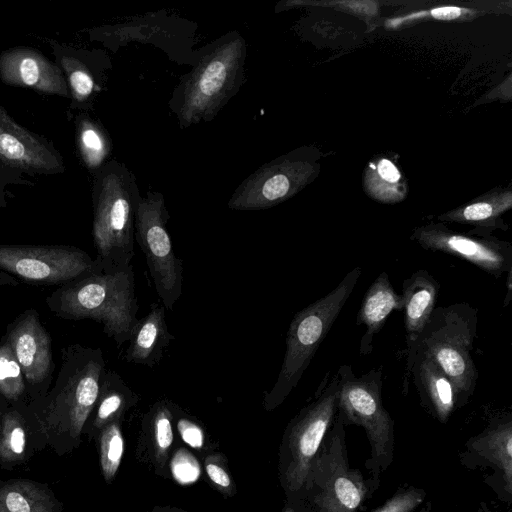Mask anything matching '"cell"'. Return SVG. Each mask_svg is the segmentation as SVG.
Returning <instances> with one entry per match:
<instances>
[{
	"label": "cell",
	"instance_id": "obj_1",
	"mask_svg": "<svg viewBox=\"0 0 512 512\" xmlns=\"http://www.w3.org/2000/svg\"><path fill=\"white\" fill-rule=\"evenodd\" d=\"M46 305L65 320H94L117 346L129 341L139 319L132 265L119 269L101 266L84 276L58 286Z\"/></svg>",
	"mask_w": 512,
	"mask_h": 512
},
{
	"label": "cell",
	"instance_id": "obj_2",
	"mask_svg": "<svg viewBox=\"0 0 512 512\" xmlns=\"http://www.w3.org/2000/svg\"><path fill=\"white\" fill-rule=\"evenodd\" d=\"M140 197L135 178L124 165L111 162L100 171L93 190L92 237L95 259L103 269L131 265Z\"/></svg>",
	"mask_w": 512,
	"mask_h": 512
},
{
	"label": "cell",
	"instance_id": "obj_3",
	"mask_svg": "<svg viewBox=\"0 0 512 512\" xmlns=\"http://www.w3.org/2000/svg\"><path fill=\"white\" fill-rule=\"evenodd\" d=\"M245 40L236 32L219 39L177 89L175 111L182 126L212 120L244 80Z\"/></svg>",
	"mask_w": 512,
	"mask_h": 512
},
{
	"label": "cell",
	"instance_id": "obj_4",
	"mask_svg": "<svg viewBox=\"0 0 512 512\" xmlns=\"http://www.w3.org/2000/svg\"><path fill=\"white\" fill-rule=\"evenodd\" d=\"M477 322V310L468 303L435 307L421 332L408 341V353L427 354L451 379L459 406L472 396L478 378L471 354Z\"/></svg>",
	"mask_w": 512,
	"mask_h": 512
},
{
	"label": "cell",
	"instance_id": "obj_5",
	"mask_svg": "<svg viewBox=\"0 0 512 512\" xmlns=\"http://www.w3.org/2000/svg\"><path fill=\"white\" fill-rule=\"evenodd\" d=\"M361 272L359 266L355 267L333 290L294 315L287 331L286 351L279 375L264 399L267 409L281 404L297 386L352 294Z\"/></svg>",
	"mask_w": 512,
	"mask_h": 512
},
{
	"label": "cell",
	"instance_id": "obj_6",
	"mask_svg": "<svg viewBox=\"0 0 512 512\" xmlns=\"http://www.w3.org/2000/svg\"><path fill=\"white\" fill-rule=\"evenodd\" d=\"M106 363L99 347L72 344L61 349L60 369L53 388L42 399L47 419L77 437L96 404Z\"/></svg>",
	"mask_w": 512,
	"mask_h": 512
},
{
	"label": "cell",
	"instance_id": "obj_7",
	"mask_svg": "<svg viewBox=\"0 0 512 512\" xmlns=\"http://www.w3.org/2000/svg\"><path fill=\"white\" fill-rule=\"evenodd\" d=\"M337 374V406L344 424L352 423L364 428L375 468L378 472L380 468L386 469L393 458L394 422L382 402L381 368H374L356 377L352 367L343 364Z\"/></svg>",
	"mask_w": 512,
	"mask_h": 512
},
{
	"label": "cell",
	"instance_id": "obj_8",
	"mask_svg": "<svg viewBox=\"0 0 512 512\" xmlns=\"http://www.w3.org/2000/svg\"><path fill=\"white\" fill-rule=\"evenodd\" d=\"M168 211L161 193L140 197L135 213V240L142 249L156 293L165 309H173L182 294L183 264L167 231Z\"/></svg>",
	"mask_w": 512,
	"mask_h": 512
},
{
	"label": "cell",
	"instance_id": "obj_9",
	"mask_svg": "<svg viewBox=\"0 0 512 512\" xmlns=\"http://www.w3.org/2000/svg\"><path fill=\"white\" fill-rule=\"evenodd\" d=\"M344 438V422L337 410L306 483L314 489L318 512H356L366 497L361 473L349 468Z\"/></svg>",
	"mask_w": 512,
	"mask_h": 512
},
{
	"label": "cell",
	"instance_id": "obj_10",
	"mask_svg": "<svg viewBox=\"0 0 512 512\" xmlns=\"http://www.w3.org/2000/svg\"><path fill=\"white\" fill-rule=\"evenodd\" d=\"M339 377L324 379L315 399L291 421L287 431L286 487L298 491L306 485L312 464L338 410Z\"/></svg>",
	"mask_w": 512,
	"mask_h": 512
},
{
	"label": "cell",
	"instance_id": "obj_11",
	"mask_svg": "<svg viewBox=\"0 0 512 512\" xmlns=\"http://www.w3.org/2000/svg\"><path fill=\"white\" fill-rule=\"evenodd\" d=\"M100 267L75 246L0 244V271L33 285H63Z\"/></svg>",
	"mask_w": 512,
	"mask_h": 512
},
{
	"label": "cell",
	"instance_id": "obj_12",
	"mask_svg": "<svg viewBox=\"0 0 512 512\" xmlns=\"http://www.w3.org/2000/svg\"><path fill=\"white\" fill-rule=\"evenodd\" d=\"M3 338L21 367L27 395L42 400L52 383L54 362L51 336L37 310L29 308L20 313L7 325Z\"/></svg>",
	"mask_w": 512,
	"mask_h": 512
},
{
	"label": "cell",
	"instance_id": "obj_13",
	"mask_svg": "<svg viewBox=\"0 0 512 512\" xmlns=\"http://www.w3.org/2000/svg\"><path fill=\"white\" fill-rule=\"evenodd\" d=\"M422 248L458 256L498 278L512 269V245L491 236H471L430 224L410 237Z\"/></svg>",
	"mask_w": 512,
	"mask_h": 512
},
{
	"label": "cell",
	"instance_id": "obj_14",
	"mask_svg": "<svg viewBox=\"0 0 512 512\" xmlns=\"http://www.w3.org/2000/svg\"><path fill=\"white\" fill-rule=\"evenodd\" d=\"M306 177L305 165L288 158L259 167L234 191L228 201L232 210L270 208L293 195Z\"/></svg>",
	"mask_w": 512,
	"mask_h": 512
},
{
	"label": "cell",
	"instance_id": "obj_15",
	"mask_svg": "<svg viewBox=\"0 0 512 512\" xmlns=\"http://www.w3.org/2000/svg\"><path fill=\"white\" fill-rule=\"evenodd\" d=\"M0 161L33 174L65 170L63 158L46 140L19 125L0 105Z\"/></svg>",
	"mask_w": 512,
	"mask_h": 512
},
{
	"label": "cell",
	"instance_id": "obj_16",
	"mask_svg": "<svg viewBox=\"0 0 512 512\" xmlns=\"http://www.w3.org/2000/svg\"><path fill=\"white\" fill-rule=\"evenodd\" d=\"M0 79L7 85L48 95H70L62 69L28 47H15L0 54Z\"/></svg>",
	"mask_w": 512,
	"mask_h": 512
},
{
	"label": "cell",
	"instance_id": "obj_17",
	"mask_svg": "<svg viewBox=\"0 0 512 512\" xmlns=\"http://www.w3.org/2000/svg\"><path fill=\"white\" fill-rule=\"evenodd\" d=\"M407 367L414 377L423 406L439 421L446 422L459 407L458 392L451 379L422 352L408 353Z\"/></svg>",
	"mask_w": 512,
	"mask_h": 512
},
{
	"label": "cell",
	"instance_id": "obj_18",
	"mask_svg": "<svg viewBox=\"0 0 512 512\" xmlns=\"http://www.w3.org/2000/svg\"><path fill=\"white\" fill-rule=\"evenodd\" d=\"M174 339L168 330L165 307L153 304L148 314L138 321L124 358L129 363L154 367Z\"/></svg>",
	"mask_w": 512,
	"mask_h": 512
},
{
	"label": "cell",
	"instance_id": "obj_19",
	"mask_svg": "<svg viewBox=\"0 0 512 512\" xmlns=\"http://www.w3.org/2000/svg\"><path fill=\"white\" fill-rule=\"evenodd\" d=\"M402 307L401 295L394 290L388 274L382 272L366 291L357 314V325L366 326L359 345L362 356L372 352L373 338L382 329L390 313L394 310H402Z\"/></svg>",
	"mask_w": 512,
	"mask_h": 512
},
{
	"label": "cell",
	"instance_id": "obj_20",
	"mask_svg": "<svg viewBox=\"0 0 512 512\" xmlns=\"http://www.w3.org/2000/svg\"><path fill=\"white\" fill-rule=\"evenodd\" d=\"M439 283L426 270L420 269L403 281L402 302L408 341L421 332L435 308Z\"/></svg>",
	"mask_w": 512,
	"mask_h": 512
},
{
	"label": "cell",
	"instance_id": "obj_21",
	"mask_svg": "<svg viewBox=\"0 0 512 512\" xmlns=\"http://www.w3.org/2000/svg\"><path fill=\"white\" fill-rule=\"evenodd\" d=\"M138 400V395L127 385L114 370H105L98 398L94 406V425L103 428L118 421L127 408Z\"/></svg>",
	"mask_w": 512,
	"mask_h": 512
},
{
	"label": "cell",
	"instance_id": "obj_22",
	"mask_svg": "<svg viewBox=\"0 0 512 512\" xmlns=\"http://www.w3.org/2000/svg\"><path fill=\"white\" fill-rule=\"evenodd\" d=\"M472 448L502 471L508 492L512 487V422L494 425L471 440Z\"/></svg>",
	"mask_w": 512,
	"mask_h": 512
},
{
	"label": "cell",
	"instance_id": "obj_23",
	"mask_svg": "<svg viewBox=\"0 0 512 512\" xmlns=\"http://www.w3.org/2000/svg\"><path fill=\"white\" fill-rule=\"evenodd\" d=\"M48 494L27 482H14L0 488V512H54Z\"/></svg>",
	"mask_w": 512,
	"mask_h": 512
},
{
	"label": "cell",
	"instance_id": "obj_24",
	"mask_svg": "<svg viewBox=\"0 0 512 512\" xmlns=\"http://www.w3.org/2000/svg\"><path fill=\"white\" fill-rule=\"evenodd\" d=\"M77 145L81 159L91 170L99 169L110 153V142L100 125L83 118L77 125Z\"/></svg>",
	"mask_w": 512,
	"mask_h": 512
},
{
	"label": "cell",
	"instance_id": "obj_25",
	"mask_svg": "<svg viewBox=\"0 0 512 512\" xmlns=\"http://www.w3.org/2000/svg\"><path fill=\"white\" fill-rule=\"evenodd\" d=\"M0 394L12 403H18L27 396L21 367L4 338L0 342Z\"/></svg>",
	"mask_w": 512,
	"mask_h": 512
},
{
	"label": "cell",
	"instance_id": "obj_26",
	"mask_svg": "<svg viewBox=\"0 0 512 512\" xmlns=\"http://www.w3.org/2000/svg\"><path fill=\"white\" fill-rule=\"evenodd\" d=\"M124 451V439L118 421L102 428L100 436V463L106 481L115 476Z\"/></svg>",
	"mask_w": 512,
	"mask_h": 512
},
{
	"label": "cell",
	"instance_id": "obj_27",
	"mask_svg": "<svg viewBox=\"0 0 512 512\" xmlns=\"http://www.w3.org/2000/svg\"><path fill=\"white\" fill-rule=\"evenodd\" d=\"M510 206L509 199L482 200L441 216L442 220L486 224Z\"/></svg>",
	"mask_w": 512,
	"mask_h": 512
},
{
	"label": "cell",
	"instance_id": "obj_28",
	"mask_svg": "<svg viewBox=\"0 0 512 512\" xmlns=\"http://www.w3.org/2000/svg\"><path fill=\"white\" fill-rule=\"evenodd\" d=\"M60 65L73 99L77 102L86 101L96 89L90 71L78 59L71 56H61Z\"/></svg>",
	"mask_w": 512,
	"mask_h": 512
},
{
	"label": "cell",
	"instance_id": "obj_29",
	"mask_svg": "<svg viewBox=\"0 0 512 512\" xmlns=\"http://www.w3.org/2000/svg\"><path fill=\"white\" fill-rule=\"evenodd\" d=\"M173 412L165 401L155 403L150 413V424L154 437L157 458L164 460L173 443Z\"/></svg>",
	"mask_w": 512,
	"mask_h": 512
},
{
	"label": "cell",
	"instance_id": "obj_30",
	"mask_svg": "<svg viewBox=\"0 0 512 512\" xmlns=\"http://www.w3.org/2000/svg\"><path fill=\"white\" fill-rule=\"evenodd\" d=\"M170 468L174 479L182 485L196 482L201 474L198 461L185 448L176 451L171 460Z\"/></svg>",
	"mask_w": 512,
	"mask_h": 512
},
{
	"label": "cell",
	"instance_id": "obj_31",
	"mask_svg": "<svg viewBox=\"0 0 512 512\" xmlns=\"http://www.w3.org/2000/svg\"><path fill=\"white\" fill-rule=\"evenodd\" d=\"M424 497L423 490L410 487L396 493L374 512H413L422 503Z\"/></svg>",
	"mask_w": 512,
	"mask_h": 512
},
{
	"label": "cell",
	"instance_id": "obj_32",
	"mask_svg": "<svg viewBox=\"0 0 512 512\" xmlns=\"http://www.w3.org/2000/svg\"><path fill=\"white\" fill-rule=\"evenodd\" d=\"M176 425L182 440L186 444L195 449H200L203 446L204 433L196 422L187 417H180Z\"/></svg>",
	"mask_w": 512,
	"mask_h": 512
},
{
	"label": "cell",
	"instance_id": "obj_33",
	"mask_svg": "<svg viewBox=\"0 0 512 512\" xmlns=\"http://www.w3.org/2000/svg\"><path fill=\"white\" fill-rule=\"evenodd\" d=\"M206 473L219 488L229 489L231 487V479L228 473L222 465L212 460V458H208L206 461Z\"/></svg>",
	"mask_w": 512,
	"mask_h": 512
},
{
	"label": "cell",
	"instance_id": "obj_34",
	"mask_svg": "<svg viewBox=\"0 0 512 512\" xmlns=\"http://www.w3.org/2000/svg\"><path fill=\"white\" fill-rule=\"evenodd\" d=\"M377 169L381 178L387 182L394 183L400 179V174L397 168L389 160H381Z\"/></svg>",
	"mask_w": 512,
	"mask_h": 512
},
{
	"label": "cell",
	"instance_id": "obj_35",
	"mask_svg": "<svg viewBox=\"0 0 512 512\" xmlns=\"http://www.w3.org/2000/svg\"><path fill=\"white\" fill-rule=\"evenodd\" d=\"M431 15L437 19L451 20L461 15V9L459 7H438L431 10Z\"/></svg>",
	"mask_w": 512,
	"mask_h": 512
},
{
	"label": "cell",
	"instance_id": "obj_36",
	"mask_svg": "<svg viewBox=\"0 0 512 512\" xmlns=\"http://www.w3.org/2000/svg\"><path fill=\"white\" fill-rule=\"evenodd\" d=\"M507 296L505 298L504 306H507L511 299V291H512V269L507 272Z\"/></svg>",
	"mask_w": 512,
	"mask_h": 512
},
{
	"label": "cell",
	"instance_id": "obj_37",
	"mask_svg": "<svg viewBox=\"0 0 512 512\" xmlns=\"http://www.w3.org/2000/svg\"><path fill=\"white\" fill-rule=\"evenodd\" d=\"M14 278L9 274L0 271V286H12L14 284Z\"/></svg>",
	"mask_w": 512,
	"mask_h": 512
},
{
	"label": "cell",
	"instance_id": "obj_38",
	"mask_svg": "<svg viewBox=\"0 0 512 512\" xmlns=\"http://www.w3.org/2000/svg\"><path fill=\"white\" fill-rule=\"evenodd\" d=\"M283 512H295L292 508L286 507Z\"/></svg>",
	"mask_w": 512,
	"mask_h": 512
},
{
	"label": "cell",
	"instance_id": "obj_39",
	"mask_svg": "<svg viewBox=\"0 0 512 512\" xmlns=\"http://www.w3.org/2000/svg\"><path fill=\"white\" fill-rule=\"evenodd\" d=\"M4 205L3 199L0 197V208Z\"/></svg>",
	"mask_w": 512,
	"mask_h": 512
}]
</instances>
